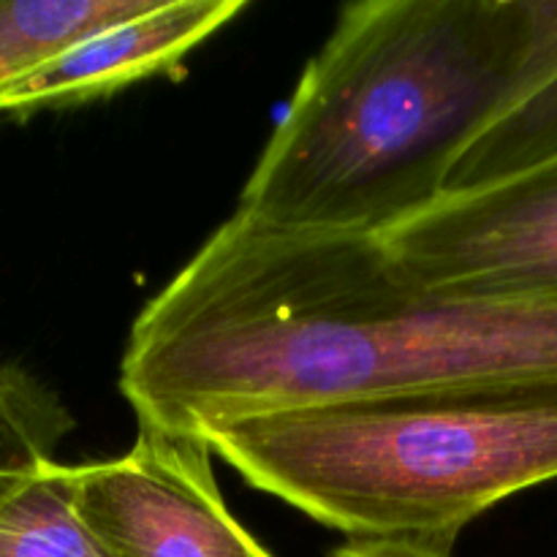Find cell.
I'll use <instances>...</instances> for the list:
<instances>
[{
    "mask_svg": "<svg viewBox=\"0 0 557 557\" xmlns=\"http://www.w3.org/2000/svg\"><path fill=\"white\" fill-rule=\"evenodd\" d=\"M557 381V297L422 286L381 237L234 212L141 308L120 362L139 424L239 419L455 386Z\"/></svg>",
    "mask_w": 557,
    "mask_h": 557,
    "instance_id": "cell-1",
    "label": "cell"
},
{
    "mask_svg": "<svg viewBox=\"0 0 557 557\" xmlns=\"http://www.w3.org/2000/svg\"><path fill=\"white\" fill-rule=\"evenodd\" d=\"M533 0L341 9L267 139L237 212L283 232L381 237L446 194L525 58Z\"/></svg>",
    "mask_w": 557,
    "mask_h": 557,
    "instance_id": "cell-2",
    "label": "cell"
},
{
    "mask_svg": "<svg viewBox=\"0 0 557 557\" xmlns=\"http://www.w3.org/2000/svg\"><path fill=\"white\" fill-rule=\"evenodd\" d=\"M205 438L250 487L348 539L455 547L495 504L557 479V381L326 403Z\"/></svg>",
    "mask_w": 557,
    "mask_h": 557,
    "instance_id": "cell-3",
    "label": "cell"
},
{
    "mask_svg": "<svg viewBox=\"0 0 557 557\" xmlns=\"http://www.w3.org/2000/svg\"><path fill=\"white\" fill-rule=\"evenodd\" d=\"M201 435L139 424L123 457L71 468V498L101 557H272L237 522Z\"/></svg>",
    "mask_w": 557,
    "mask_h": 557,
    "instance_id": "cell-4",
    "label": "cell"
},
{
    "mask_svg": "<svg viewBox=\"0 0 557 557\" xmlns=\"http://www.w3.org/2000/svg\"><path fill=\"white\" fill-rule=\"evenodd\" d=\"M381 243L422 286L466 297H557V156L441 196Z\"/></svg>",
    "mask_w": 557,
    "mask_h": 557,
    "instance_id": "cell-5",
    "label": "cell"
},
{
    "mask_svg": "<svg viewBox=\"0 0 557 557\" xmlns=\"http://www.w3.org/2000/svg\"><path fill=\"white\" fill-rule=\"evenodd\" d=\"M245 0H152L49 60L0 98V114L69 109L177 69L245 11Z\"/></svg>",
    "mask_w": 557,
    "mask_h": 557,
    "instance_id": "cell-6",
    "label": "cell"
},
{
    "mask_svg": "<svg viewBox=\"0 0 557 557\" xmlns=\"http://www.w3.org/2000/svg\"><path fill=\"white\" fill-rule=\"evenodd\" d=\"M555 156L557 0H533V30L520 71L504 101L457 156L446 194H462L515 177Z\"/></svg>",
    "mask_w": 557,
    "mask_h": 557,
    "instance_id": "cell-7",
    "label": "cell"
},
{
    "mask_svg": "<svg viewBox=\"0 0 557 557\" xmlns=\"http://www.w3.org/2000/svg\"><path fill=\"white\" fill-rule=\"evenodd\" d=\"M152 0H0V98L101 27Z\"/></svg>",
    "mask_w": 557,
    "mask_h": 557,
    "instance_id": "cell-8",
    "label": "cell"
},
{
    "mask_svg": "<svg viewBox=\"0 0 557 557\" xmlns=\"http://www.w3.org/2000/svg\"><path fill=\"white\" fill-rule=\"evenodd\" d=\"M0 557H101L71 498V466L41 462L0 490Z\"/></svg>",
    "mask_w": 557,
    "mask_h": 557,
    "instance_id": "cell-9",
    "label": "cell"
},
{
    "mask_svg": "<svg viewBox=\"0 0 557 557\" xmlns=\"http://www.w3.org/2000/svg\"><path fill=\"white\" fill-rule=\"evenodd\" d=\"M74 424L47 384L0 359V490L20 473L54 460Z\"/></svg>",
    "mask_w": 557,
    "mask_h": 557,
    "instance_id": "cell-10",
    "label": "cell"
},
{
    "mask_svg": "<svg viewBox=\"0 0 557 557\" xmlns=\"http://www.w3.org/2000/svg\"><path fill=\"white\" fill-rule=\"evenodd\" d=\"M330 557H451V544L422 539H348Z\"/></svg>",
    "mask_w": 557,
    "mask_h": 557,
    "instance_id": "cell-11",
    "label": "cell"
}]
</instances>
